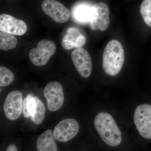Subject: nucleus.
I'll return each mask as SVG.
<instances>
[{
	"mask_svg": "<svg viewBox=\"0 0 151 151\" xmlns=\"http://www.w3.org/2000/svg\"><path fill=\"white\" fill-rule=\"evenodd\" d=\"M94 125L100 138L106 145L116 147L122 143V132L111 114L106 112L98 113L94 118Z\"/></svg>",
	"mask_w": 151,
	"mask_h": 151,
	"instance_id": "f257e3e1",
	"label": "nucleus"
},
{
	"mask_svg": "<svg viewBox=\"0 0 151 151\" xmlns=\"http://www.w3.org/2000/svg\"><path fill=\"white\" fill-rule=\"evenodd\" d=\"M125 53L122 43L117 40L110 41L105 47L103 56V68L107 75H118L124 62Z\"/></svg>",
	"mask_w": 151,
	"mask_h": 151,
	"instance_id": "f03ea898",
	"label": "nucleus"
},
{
	"mask_svg": "<svg viewBox=\"0 0 151 151\" xmlns=\"http://www.w3.org/2000/svg\"><path fill=\"white\" fill-rule=\"evenodd\" d=\"M134 120L139 134L145 139H151V105L143 104L137 107Z\"/></svg>",
	"mask_w": 151,
	"mask_h": 151,
	"instance_id": "7ed1b4c3",
	"label": "nucleus"
},
{
	"mask_svg": "<svg viewBox=\"0 0 151 151\" xmlns=\"http://www.w3.org/2000/svg\"><path fill=\"white\" fill-rule=\"evenodd\" d=\"M56 51L54 42L47 40H42L38 42L37 47L29 52V58L31 62L36 66L45 65Z\"/></svg>",
	"mask_w": 151,
	"mask_h": 151,
	"instance_id": "20e7f679",
	"label": "nucleus"
},
{
	"mask_svg": "<svg viewBox=\"0 0 151 151\" xmlns=\"http://www.w3.org/2000/svg\"><path fill=\"white\" fill-rule=\"evenodd\" d=\"M43 94L47 101V108L50 112L60 110L64 102V94L61 84L58 81L49 82L45 87Z\"/></svg>",
	"mask_w": 151,
	"mask_h": 151,
	"instance_id": "39448f33",
	"label": "nucleus"
},
{
	"mask_svg": "<svg viewBox=\"0 0 151 151\" xmlns=\"http://www.w3.org/2000/svg\"><path fill=\"white\" fill-rule=\"evenodd\" d=\"M79 124L76 120L68 118L60 121L52 132L56 141L64 143L75 137L79 132Z\"/></svg>",
	"mask_w": 151,
	"mask_h": 151,
	"instance_id": "423d86ee",
	"label": "nucleus"
},
{
	"mask_svg": "<svg viewBox=\"0 0 151 151\" xmlns=\"http://www.w3.org/2000/svg\"><path fill=\"white\" fill-rule=\"evenodd\" d=\"M110 22V11L107 4L100 2L94 5L89 24L91 29L105 31L108 28Z\"/></svg>",
	"mask_w": 151,
	"mask_h": 151,
	"instance_id": "0eeeda50",
	"label": "nucleus"
},
{
	"mask_svg": "<svg viewBox=\"0 0 151 151\" xmlns=\"http://www.w3.org/2000/svg\"><path fill=\"white\" fill-rule=\"evenodd\" d=\"M23 95L18 90L12 91L6 97L4 104L6 117L11 121H15L20 117L23 110Z\"/></svg>",
	"mask_w": 151,
	"mask_h": 151,
	"instance_id": "6e6552de",
	"label": "nucleus"
},
{
	"mask_svg": "<svg viewBox=\"0 0 151 151\" xmlns=\"http://www.w3.org/2000/svg\"><path fill=\"white\" fill-rule=\"evenodd\" d=\"M42 8L45 13L58 23L67 22L71 15L69 10L56 0H44Z\"/></svg>",
	"mask_w": 151,
	"mask_h": 151,
	"instance_id": "1a4fd4ad",
	"label": "nucleus"
},
{
	"mask_svg": "<svg viewBox=\"0 0 151 151\" xmlns=\"http://www.w3.org/2000/svg\"><path fill=\"white\" fill-rule=\"evenodd\" d=\"M71 58L80 76L85 78L89 77L92 72V63L88 52L83 48L76 49L71 53Z\"/></svg>",
	"mask_w": 151,
	"mask_h": 151,
	"instance_id": "9d476101",
	"label": "nucleus"
},
{
	"mask_svg": "<svg viewBox=\"0 0 151 151\" xmlns=\"http://www.w3.org/2000/svg\"><path fill=\"white\" fill-rule=\"evenodd\" d=\"M27 26L24 22L7 14L0 15V30L13 35L21 36L26 32Z\"/></svg>",
	"mask_w": 151,
	"mask_h": 151,
	"instance_id": "9b49d317",
	"label": "nucleus"
},
{
	"mask_svg": "<svg viewBox=\"0 0 151 151\" xmlns=\"http://www.w3.org/2000/svg\"><path fill=\"white\" fill-rule=\"evenodd\" d=\"M86 42V38L79 30L75 27H69L62 39L61 45L66 50L73 48H82Z\"/></svg>",
	"mask_w": 151,
	"mask_h": 151,
	"instance_id": "f8f14e48",
	"label": "nucleus"
},
{
	"mask_svg": "<svg viewBox=\"0 0 151 151\" xmlns=\"http://www.w3.org/2000/svg\"><path fill=\"white\" fill-rule=\"evenodd\" d=\"M93 6L86 2H80L76 4L71 9L70 13L73 21L79 24H89Z\"/></svg>",
	"mask_w": 151,
	"mask_h": 151,
	"instance_id": "ddd939ff",
	"label": "nucleus"
},
{
	"mask_svg": "<svg viewBox=\"0 0 151 151\" xmlns=\"http://www.w3.org/2000/svg\"><path fill=\"white\" fill-rule=\"evenodd\" d=\"M37 151H58L57 146L51 129L46 130L38 137Z\"/></svg>",
	"mask_w": 151,
	"mask_h": 151,
	"instance_id": "4468645a",
	"label": "nucleus"
},
{
	"mask_svg": "<svg viewBox=\"0 0 151 151\" xmlns=\"http://www.w3.org/2000/svg\"><path fill=\"white\" fill-rule=\"evenodd\" d=\"M35 106L32 115V121L34 124L39 125L42 123L45 117V106L42 101L37 96H35Z\"/></svg>",
	"mask_w": 151,
	"mask_h": 151,
	"instance_id": "2eb2a0df",
	"label": "nucleus"
},
{
	"mask_svg": "<svg viewBox=\"0 0 151 151\" xmlns=\"http://www.w3.org/2000/svg\"><path fill=\"white\" fill-rule=\"evenodd\" d=\"M17 40L14 35L0 32V49L7 50L12 49L17 46Z\"/></svg>",
	"mask_w": 151,
	"mask_h": 151,
	"instance_id": "dca6fc26",
	"label": "nucleus"
},
{
	"mask_svg": "<svg viewBox=\"0 0 151 151\" xmlns=\"http://www.w3.org/2000/svg\"><path fill=\"white\" fill-rule=\"evenodd\" d=\"M35 96L33 93L27 94L23 103L22 112L24 118L31 117L35 106Z\"/></svg>",
	"mask_w": 151,
	"mask_h": 151,
	"instance_id": "f3484780",
	"label": "nucleus"
},
{
	"mask_svg": "<svg viewBox=\"0 0 151 151\" xmlns=\"http://www.w3.org/2000/svg\"><path fill=\"white\" fill-rule=\"evenodd\" d=\"M14 79V73L6 67H0V86L5 87L12 83Z\"/></svg>",
	"mask_w": 151,
	"mask_h": 151,
	"instance_id": "a211bd4d",
	"label": "nucleus"
},
{
	"mask_svg": "<svg viewBox=\"0 0 151 151\" xmlns=\"http://www.w3.org/2000/svg\"><path fill=\"white\" fill-rule=\"evenodd\" d=\"M140 11L144 22L151 27V0H143Z\"/></svg>",
	"mask_w": 151,
	"mask_h": 151,
	"instance_id": "6ab92c4d",
	"label": "nucleus"
},
{
	"mask_svg": "<svg viewBox=\"0 0 151 151\" xmlns=\"http://www.w3.org/2000/svg\"><path fill=\"white\" fill-rule=\"evenodd\" d=\"M6 151H18V150L16 146L14 144H12L9 146Z\"/></svg>",
	"mask_w": 151,
	"mask_h": 151,
	"instance_id": "aec40b11",
	"label": "nucleus"
}]
</instances>
